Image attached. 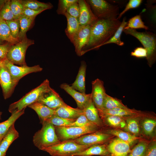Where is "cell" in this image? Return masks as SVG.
Instances as JSON below:
<instances>
[{"instance_id":"1","label":"cell","mask_w":156,"mask_h":156,"mask_svg":"<svg viewBox=\"0 0 156 156\" xmlns=\"http://www.w3.org/2000/svg\"><path fill=\"white\" fill-rule=\"evenodd\" d=\"M121 22L118 19L98 18L91 25L89 41L81 52V56L91 50L98 49L114 34Z\"/></svg>"},{"instance_id":"2","label":"cell","mask_w":156,"mask_h":156,"mask_svg":"<svg viewBox=\"0 0 156 156\" xmlns=\"http://www.w3.org/2000/svg\"><path fill=\"white\" fill-rule=\"evenodd\" d=\"M125 34L137 38L142 44L147 51L146 59L147 64L151 67L156 60V37L155 34L149 32H140L136 29H124Z\"/></svg>"},{"instance_id":"3","label":"cell","mask_w":156,"mask_h":156,"mask_svg":"<svg viewBox=\"0 0 156 156\" xmlns=\"http://www.w3.org/2000/svg\"><path fill=\"white\" fill-rule=\"evenodd\" d=\"M50 87L49 80L47 79L45 80L19 100L11 104L9 107V112L12 113L25 109L27 107L37 102L42 94Z\"/></svg>"},{"instance_id":"4","label":"cell","mask_w":156,"mask_h":156,"mask_svg":"<svg viewBox=\"0 0 156 156\" xmlns=\"http://www.w3.org/2000/svg\"><path fill=\"white\" fill-rule=\"evenodd\" d=\"M42 124V128L35 133L33 139L34 145L41 150L60 141L55 133L54 126L47 121Z\"/></svg>"},{"instance_id":"5","label":"cell","mask_w":156,"mask_h":156,"mask_svg":"<svg viewBox=\"0 0 156 156\" xmlns=\"http://www.w3.org/2000/svg\"><path fill=\"white\" fill-rule=\"evenodd\" d=\"M91 146L79 144L70 140L60 141L41 150L47 152L52 156H73Z\"/></svg>"},{"instance_id":"6","label":"cell","mask_w":156,"mask_h":156,"mask_svg":"<svg viewBox=\"0 0 156 156\" xmlns=\"http://www.w3.org/2000/svg\"><path fill=\"white\" fill-rule=\"evenodd\" d=\"M95 16L99 19H114L119 13L118 5L111 4L104 0H86Z\"/></svg>"},{"instance_id":"7","label":"cell","mask_w":156,"mask_h":156,"mask_svg":"<svg viewBox=\"0 0 156 156\" xmlns=\"http://www.w3.org/2000/svg\"><path fill=\"white\" fill-rule=\"evenodd\" d=\"M34 43V40L28 39L26 35L18 42L12 45L7 55L6 59L14 64L27 65L25 61L26 51L28 48Z\"/></svg>"},{"instance_id":"8","label":"cell","mask_w":156,"mask_h":156,"mask_svg":"<svg viewBox=\"0 0 156 156\" xmlns=\"http://www.w3.org/2000/svg\"><path fill=\"white\" fill-rule=\"evenodd\" d=\"M55 131L60 141L74 140L83 135L100 130L98 127L54 126Z\"/></svg>"},{"instance_id":"9","label":"cell","mask_w":156,"mask_h":156,"mask_svg":"<svg viewBox=\"0 0 156 156\" xmlns=\"http://www.w3.org/2000/svg\"><path fill=\"white\" fill-rule=\"evenodd\" d=\"M101 118L108 115H114L126 119L131 118H142L145 117L155 116V114L151 112H143L135 109H131L118 108L112 109L102 108L97 109Z\"/></svg>"},{"instance_id":"10","label":"cell","mask_w":156,"mask_h":156,"mask_svg":"<svg viewBox=\"0 0 156 156\" xmlns=\"http://www.w3.org/2000/svg\"><path fill=\"white\" fill-rule=\"evenodd\" d=\"M114 137L105 133L103 131L99 130L72 140L79 144L92 146L107 143Z\"/></svg>"},{"instance_id":"11","label":"cell","mask_w":156,"mask_h":156,"mask_svg":"<svg viewBox=\"0 0 156 156\" xmlns=\"http://www.w3.org/2000/svg\"><path fill=\"white\" fill-rule=\"evenodd\" d=\"M4 64L8 69L13 79L17 83L26 75L33 73L40 72L43 69L38 65L32 66H28L27 65L16 66L7 59L4 60Z\"/></svg>"},{"instance_id":"12","label":"cell","mask_w":156,"mask_h":156,"mask_svg":"<svg viewBox=\"0 0 156 156\" xmlns=\"http://www.w3.org/2000/svg\"><path fill=\"white\" fill-rule=\"evenodd\" d=\"M18 83L13 79L5 66L4 65L0 67V84L4 99H7L11 96Z\"/></svg>"},{"instance_id":"13","label":"cell","mask_w":156,"mask_h":156,"mask_svg":"<svg viewBox=\"0 0 156 156\" xmlns=\"http://www.w3.org/2000/svg\"><path fill=\"white\" fill-rule=\"evenodd\" d=\"M91 29V25L80 26L73 38L72 43L75 47L77 55L79 56H81V52L89 41Z\"/></svg>"},{"instance_id":"14","label":"cell","mask_w":156,"mask_h":156,"mask_svg":"<svg viewBox=\"0 0 156 156\" xmlns=\"http://www.w3.org/2000/svg\"><path fill=\"white\" fill-rule=\"evenodd\" d=\"M107 143L106 146L110 156H127L131 149L128 143L117 137Z\"/></svg>"},{"instance_id":"15","label":"cell","mask_w":156,"mask_h":156,"mask_svg":"<svg viewBox=\"0 0 156 156\" xmlns=\"http://www.w3.org/2000/svg\"><path fill=\"white\" fill-rule=\"evenodd\" d=\"M37 102L55 110L66 104L59 94L51 87L42 94Z\"/></svg>"},{"instance_id":"16","label":"cell","mask_w":156,"mask_h":156,"mask_svg":"<svg viewBox=\"0 0 156 156\" xmlns=\"http://www.w3.org/2000/svg\"><path fill=\"white\" fill-rule=\"evenodd\" d=\"M91 97L94 104L97 109L103 108V103L106 94L104 82L99 79L92 82Z\"/></svg>"},{"instance_id":"17","label":"cell","mask_w":156,"mask_h":156,"mask_svg":"<svg viewBox=\"0 0 156 156\" xmlns=\"http://www.w3.org/2000/svg\"><path fill=\"white\" fill-rule=\"evenodd\" d=\"M79 15L78 20L80 26L90 25L98 18L92 12L86 0H78Z\"/></svg>"},{"instance_id":"18","label":"cell","mask_w":156,"mask_h":156,"mask_svg":"<svg viewBox=\"0 0 156 156\" xmlns=\"http://www.w3.org/2000/svg\"><path fill=\"white\" fill-rule=\"evenodd\" d=\"M60 87L74 99L78 108L80 109H83L91 98V94L81 93L73 89L67 83H62Z\"/></svg>"},{"instance_id":"19","label":"cell","mask_w":156,"mask_h":156,"mask_svg":"<svg viewBox=\"0 0 156 156\" xmlns=\"http://www.w3.org/2000/svg\"><path fill=\"white\" fill-rule=\"evenodd\" d=\"M107 134L116 136L128 143L131 148L143 138L137 137L131 134L118 129L112 128L103 131Z\"/></svg>"},{"instance_id":"20","label":"cell","mask_w":156,"mask_h":156,"mask_svg":"<svg viewBox=\"0 0 156 156\" xmlns=\"http://www.w3.org/2000/svg\"><path fill=\"white\" fill-rule=\"evenodd\" d=\"M83 110L84 114L89 121L99 128L103 127V122L99 115L98 109L95 106L92 98L83 109Z\"/></svg>"},{"instance_id":"21","label":"cell","mask_w":156,"mask_h":156,"mask_svg":"<svg viewBox=\"0 0 156 156\" xmlns=\"http://www.w3.org/2000/svg\"><path fill=\"white\" fill-rule=\"evenodd\" d=\"M55 115L67 119H76L84 114L83 109L73 108L66 104L55 110Z\"/></svg>"},{"instance_id":"22","label":"cell","mask_w":156,"mask_h":156,"mask_svg":"<svg viewBox=\"0 0 156 156\" xmlns=\"http://www.w3.org/2000/svg\"><path fill=\"white\" fill-rule=\"evenodd\" d=\"M37 114L41 123L55 115V109L38 102H35L28 106Z\"/></svg>"},{"instance_id":"23","label":"cell","mask_w":156,"mask_h":156,"mask_svg":"<svg viewBox=\"0 0 156 156\" xmlns=\"http://www.w3.org/2000/svg\"><path fill=\"white\" fill-rule=\"evenodd\" d=\"M87 65L84 61L81 62V65L76 79L71 84L73 89L83 93H86V76Z\"/></svg>"},{"instance_id":"24","label":"cell","mask_w":156,"mask_h":156,"mask_svg":"<svg viewBox=\"0 0 156 156\" xmlns=\"http://www.w3.org/2000/svg\"><path fill=\"white\" fill-rule=\"evenodd\" d=\"M110 156L107 151L106 143L92 145L86 150L74 154L73 156Z\"/></svg>"},{"instance_id":"25","label":"cell","mask_w":156,"mask_h":156,"mask_svg":"<svg viewBox=\"0 0 156 156\" xmlns=\"http://www.w3.org/2000/svg\"><path fill=\"white\" fill-rule=\"evenodd\" d=\"M13 125L7 132L0 142V151L5 154L10 146L19 136L18 131Z\"/></svg>"},{"instance_id":"26","label":"cell","mask_w":156,"mask_h":156,"mask_svg":"<svg viewBox=\"0 0 156 156\" xmlns=\"http://www.w3.org/2000/svg\"><path fill=\"white\" fill-rule=\"evenodd\" d=\"M142 134L147 138L152 137L156 126L155 116L145 117L140 120Z\"/></svg>"},{"instance_id":"27","label":"cell","mask_w":156,"mask_h":156,"mask_svg":"<svg viewBox=\"0 0 156 156\" xmlns=\"http://www.w3.org/2000/svg\"><path fill=\"white\" fill-rule=\"evenodd\" d=\"M64 16L67 21V26L65 29V34L72 42L73 38L78 31L80 25L78 19L73 17L67 13H66Z\"/></svg>"},{"instance_id":"28","label":"cell","mask_w":156,"mask_h":156,"mask_svg":"<svg viewBox=\"0 0 156 156\" xmlns=\"http://www.w3.org/2000/svg\"><path fill=\"white\" fill-rule=\"evenodd\" d=\"M25 109L14 112L6 120L0 123V138L2 139L11 127L25 113Z\"/></svg>"},{"instance_id":"29","label":"cell","mask_w":156,"mask_h":156,"mask_svg":"<svg viewBox=\"0 0 156 156\" xmlns=\"http://www.w3.org/2000/svg\"><path fill=\"white\" fill-rule=\"evenodd\" d=\"M142 118H131L125 119L126 125L122 130L137 137H141L140 120Z\"/></svg>"},{"instance_id":"30","label":"cell","mask_w":156,"mask_h":156,"mask_svg":"<svg viewBox=\"0 0 156 156\" xmlns=\"http://www.w3.org/2000/svg\"><path fill=\"white\" fill-rule=\"evenodd\" d=\"M103 124L112 128L123 130L126 125L125 119L118 116L108 115L101 118Z\"/></svg>"},{"instance_id":"31","label":"cell","mask_w":156,"mask_h":156,"mask_svg":"<svg viewBox=\"0 0 156 156\" xmlns=\"http://www.w3.org/2000/svg\"><path fill=\"white\" fill-rule=\"evenodd\" d=\"M0 40L7 41L12 44H16L19 40L12 36L10 28L6 21L0 19Z\"/></svg>"},{"instance_id":"32","label":"cell","mask_w":156,"mask_h":156,"mask_svg":"<svg viewBox=\"0 0 156 156\" xmlns=\"http://www.w3.org/2000/svg\"><path fill=\"white\" fill-rule=\"evenodd\" d=\"M24 8L35 10L50 9L53 7L50 3H44L34 0H19Z\"/></svg>"},{"instance_id":"33","label":"cell","mask_w":156,"mask_h":156,"mask_svg":"<svg viewBox=\"0 0 156 156\" xmlns=\"http://www.w3.org/2000/svg\"><path fill=\"white\" fill-rule=\"evenodd\" d=\"M151 141L142 139L132 148L127 156H145Z\"/></svg>"},{"instance_id":"34","label":"cell","mask_w":156,"mask_h":156,"mask_svg":"<svg viewBox=\"0 0 156 156\" xmlns=\"http://www.w3.org/2000/svg\"><path fill=\"white\" fill-rule=\"evenodd\" d=\"M11 0L0 1V19L5 21L14 20L10 7Z\"/></svg>"},{"instance_id":"35","label":"cell","mask_w":156,"mask_h":156,"mask_svg":"<svg viewBox=\"0 0 156 156\" xmlns=\"http://www.w3.org/2000/svg\"><path fill=\"white\" fill-rule=\"evenodd\" d=\"M103 107V108L109 109L118 108H129L123 103L120 100L112 97L107 94L105 98Z\"/></svg>"},{"instance_id":"36","label":"cell","mask_w":156,"mask_h":156,"mask_svg":"<svg viewBox=\"0 0 156 156\" xmlns=\"http://www.w3.org/2000/svg\"><path fill=\"white\" fill-rule=\"evenodd\" d=\"M35 17H30L22 15L19 18L20 31L18 39L20 41L26 35V33Z\"/></svg>"},{"instance_id":"37","label":"cell","mask_w":156,"mask_h":156,"mask_svg":"<svg viewBox=\"0 0 156 156\" xmlns=\"http://www.w3.org/2000/svg\"><path fill=\"white\" fill-rule=\"evenodd\" d=\"M143 29L146 30L149 29L148 27L145 25L142 20L141 16L140 15H136L129 20L124 29Z\"/></svg>"},{"instance_id":"38","label":"cell","mask_w":156,"mask_h":156,"mask_svg":"<svg viewBox=\"0 0 156 156\" xmlns=\"http://www.w3.org/2000/svg\"><path fill=\"white\" fill-rule=\"evenodd\" d=\"M10 5L14 19L18 20L22 15L24 7L19 0H11Z\"/></svg>"},{"instance_id":"39","label":"cell","mask_w":156,"mask_h":156,"mask_svg":"<svg viewBox=\"0 0 156 156\" xmlns=\"http://www.w3.org/2000/svg\"><path fill=\"white\" fill-rule=\"evenodd\" d=\"M75 120L64 118L55 115L46 121L51 124L54 126H66L74 122Z\"/></svg>"},{"instance_id":"40","label":"cell","mask_w":156,"mask_h":156,"mask_svg":"<svg viewBox=\"0 0 156 156\" xmlns=\"http://www.w3.org/2000/svg\"><path fill=\"white\" fill-rule=\"evenodd\" d=\"M66 126L98 127L89 121L84 114L81 115L77 118L74 122Z\"/></svg>"},{"instance_id":"41","label":"cell","mask_w":156,"mask_h":156,"mask_svg":"<svg viewBox=\"0 0 156 156\" xmlns=\"http://www.w3.org/2000/svg\"><path fill=\"white\" fill-rule=\"evenodd\" d=\"M78 0H59L57 13L58 14L64 15L73 3L77 1Z\"/></svg>"},{"instance_id":"42","label":"cell","mask_w":156,"mask_h":156,"mask_svg":"<svg viewBox=\"0 0 156 156\" xmlns=\"http://www.w3.org/2000/svg\"><path fill=\"white\" fill-rule=\"evenodd\" d=\"M10 28L12 36L15 38L18 39L20 31V24L19 20H13L6 21Z\"/></svg>"},{"instance_id":"43","label":"cell","mask_w":156,"mask_h":156,"mask_svg":"<svg viewBox=\"0 0 156 156\" xmlns=\"http://www.w3.org/2000/svg\"><path fill=\"white\" fill-rule=\"evenodd\" d=\"M142 0H130L126 5L123 10L119 13L117 19L119 20L122 16L127 11L131 9L139 7L142 3Z\"/></svg>"},{"instance_id":"44","label":"cell","mask_w":156,"mask_h":156,"mask_svg":"<svg viewBox=\"0 0 156 156\" xmlns=\"http://www.w3.org/2000/svg\"><path fill=\"white\" fill-rule=\"evenodd\" d=\"M78 1L71 4L67 11V13L70 16L77 19L79 16L80 12Z\"/></svg>"},{"instance_id":"45","label":"cell","mask_w":156,"mask_h":156,"mask_svg":"<svg viewBox=\"0 0 156 156\" xmlns=\"http://www.w3.org/2000/svg\"><path fill=\"white\" fill-rule=\"evenodd\" d=\"M131 55L138 58H146L147 51L144 47H138L135 48L131 53Z\"/></svg>"},{"instance_id":"46","label":"cell","mask_w":156,"mask_h":156,"mask_svg":"<svg viewBox=\"0 0 156 156\" xmlns=\"http://www.w3.org/2000/svg\"><path fill=\"white\" fill-rule=\"evenodd\" d=\"M145 156H156V140L155 138L149 142Z\"/></svg>"},{"instance_id":"47","label":"cell","mask_w":156,"mask_h":156,"mask_svg":"<svg viewBox=\"0 0 156 156\" xmlns=\"http://www.w3.org/2000/svg\"><path fill=\"white\" fill-rule=\"evenodd\" d=\"M13 44L9 43L0 44V59L5 60L6 59V56L11 46Z\"/></svg>"},{"instance_id":"48","label":"cell","mask_w":156,"mask_h":156,"mask_svg":"<svg viewBox=\"0 0 156 156\" xmlns=\"http://www.w3.org/2000/svg\"><path fill=\"white\" fill-rule=\"evenodd\" d=\"M44 10H35L24 8L22 15L28 17H36V16Z\"/></svg>"},{"instance_id":"49","label":"cell","mask_w":156,"mask_h":156,"mask_svg":"<svg viewBox=\"0 0 156 156\" xmlns=\"http://www.w3.org/2000/svg\"><path fill=\"white\" fill-rule=\"evenodd\" d=\"M4 60L0 59V67L4 65Z\"/></svg>"},{"instance_id":"50","label":"cell","mask_w":156,"mask_h":156,"mask_svg":"<svg viewBox=\"0 0 156 156\" xmlns=\"http://www.w3.org/2000/svg\"><path fill=\"white\" fill-rule=\"evenodd\" d=\"M5 154L4 153L0 151V156H5Z\"/></svg>"},{"instance_id":"51","label":"cell","mask_w":156,"mask_h":156,"mask_svg":"<svg viewBox=\"0 0 156 156\" xmlns=\"http://www.w3.org/2000/svg\"><path fill=\"white\" fill-rule=\"evenodd\" d=\"M2 114V112L0 111V119H1V116Z\"/></svg>"},{"instance_id":"52","label":"cell","mask_w":156,"mask_h":156,"mask_svg":"<svg viewBox=\"0 0 156 156\" xmlns=\"http://www.w3.org/2000/svg\"><path fill=\"white\" fill-rule=\"evenodd\" d=\"M3 42V41L0 40V44H2Z\"/></svg>"},{"instance_id":"53","label":"cell","mask_w":156,"mask_h":156,"mask_svg":"<svg viewBox=\"0 0 156 156\" xmlns=\"http://www.w3.org/2000/svg\"><path fill=\"white\" fill-rule=\"evenodd\" d=\"M2 140V139L1 138H0V142H1V141Z\"/></svg>"}]
</instances>
